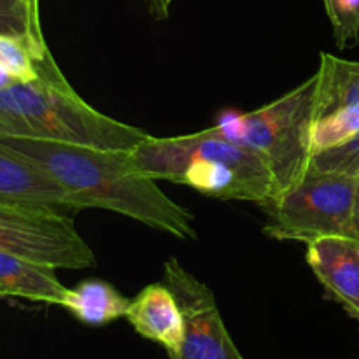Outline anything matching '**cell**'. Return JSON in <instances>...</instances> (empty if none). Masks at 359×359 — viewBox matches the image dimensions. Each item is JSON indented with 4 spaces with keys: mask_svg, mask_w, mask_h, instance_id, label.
Segmentation results:
<instances>
[{
    "mask_svg": "<svg viewBox=\"0 0 359 359\" xmlns=\"http://www.w3.org/2000/svg\"><path fill=\"white\" fill-rule=\"evenodd\" d=\"M354 228H356V235L359 237V217L354 219Z\"/></svg>",
    "mask_w": 359,
    "mask_h": 359,
    "instance_id": "cell-20",
    "label": "cell"
},
{
    "mask_svg": "<svg viewBox=\"0 0 359 359\" xmlns=\"http://www.w3.org/2000/svg\"><path fill=\"white\" fill-rule=\"evenodd\" d=\"M55 270L0 249V294L62 307L67 287L60 283Z\"/></svg>",
    "mask_w": 359,
    "mask_h": 359,
    "instance_id": "cell-11",
    "label": "cell"
},
{
    "mask_svg": "<svg viewBox=\"0 0 359 359\" xmlns=\"http://www.w3.org/2000/svg\"><path fill=\"white\" fill-rule=\"evenodd\" d=\"M0 249L53 269L97 266L95 252L62 210L0 205Z\"/></svg>",
    "mask_w": 359,
    "mask_h": 359,
    "instance_id": "cell-6",
    "label": "cell"
},
{
    "mask_svg": "<svg viewBox=\"0 0 359 359\" xmlns=\"http://www.w3.org/2000/svg\"><path fill=\"white\" fill-rule=\"evenodd\" d=\"M316 83L314 74L300 86L256 111L221 112L214 125L226 139L251 147L266 161L279 193L307 174L312 156Z\"/></svg>",
    "mask_w": 359,
    "mask_h": 359,
    "instance_id": "cell-4",
    "label": "cell"
},
{
    "mask_svg": "<svg viewBox=\"0 0 359 359\" xmlns=\"http://www.w3.org/2000/svg\"><path fill=\"white\" fill-rule=\"evenodd\" d=\"M359 217V177H358V195H356V216H354V219Z\"/></svg>",
    "mask_w": 359,
    "mask_h": 359,
    "instance_id": "cell-19",
    "label": "cell"
},
{
    "mask_svg": "<svg viewBox=\"0 0 359 359\" xmlns=\"http://www.w3.org/2000/svg\"><path fill=\"white\" fill-rule=\"evenodd\" d=\"M0 135L130 151L149 133L91 107L49 53L37 79L0 88Z\"/></svg>",
    "mask_w": 359,
    "mask_h": 359,
    "instance_id": "cell-3",
    "label": "cell"
},
{
    "mask_svg": "<svg viewBox=\"0 0 359 359\" xmlns=\"http://www.w3.org/2000/svg\"><path fill=\"white\" fill-rule=\"evenodd\" d=\"M0 142L46 168L77 200L81 210H112L172 237H198L195 216L165 195L154 179L140 174L130 151L4 135Z\"/></svg>",
    "mask_w": 359,
    "mask_h": 359,
    "instance_id": "cell-1",
    "label": "cell"
},
{
    "mask_svg": "<svg viewBox=\"0 0 359 359\" xmlns=\"http://www.w3.org/2000/svg\"><path fill=\"white\" fill-rule=\"evenodd\" d=\"M126 321L144 339L158 344L174 359L181 353L186 321L174 291L165 283H153L130 300Z\"/></svg>",
    "mask_w": 359,
    "mask_h": 359,
    "instance_id": "cell-10",
    "label": "cell"
},
{
    "mask_svg": "<svg viewBox=\"0 0 359 359\" xmlns=\"http://www.w3.org/2000/svg\"><path fill=\"white\" fill-rule=\"evenodd\" d=\"M25 4H27V7L30 9V13L34 14L35 20L41 21V16H39V0H23Z\"/></svg>",
    "mask_w": 359,
    "mask_h": 359,
    "instance_id": "cell-17",
    "label": "cell"
},
{
    "mask_svg": "<svg viewBox=\"0 0 359 359\" xmlns=\"http://www.w3.org/2000/svg\"><path fill=\"white\" fill-rule=\"evenodd\" d=\"M13 83H16V81H14L11 76H7L6 72H2V70H0V88H6Z\"/></svg>",
    "mask_w": 359,
    "mask_h": 359,
    "instance_id": "cell-18",
    "label": "cell"
},
{
    "mask_svg": "<svg viewBox=\"0 0 359 359\" xmlns=\"http://www.w3.org/2000/svg\"><path fill=\"white\" fill-rule=\"evenodd\" d=\"M163 272V283L177 297L186 321L184 342L174 359H244L228 333L210 287L175 258L165 262Z\"/></svg>",
    "mask_w": 359,
    "mask_h": 359,
    "instance_id": "cell-7",
    "label": "cell"
},
{
    "mask_svg": "<svg viewBox=\"0 0 359 359\" xmlns=\"http://www.w3.org/2000/svg\"><path fill=\"white\" fill-rule=\"evenodd\" d=\"M0 298H2V294H0Z\"/></svg>",
    "mask_w": 359,
    "mask_h": 359,
    "instance_id": "cell-21",
    "label": "cell"
},
{
    "mask_svg": "<svg viewBox=\"0 0 359 359\" xmlns=\"http://www.w3.org/2000/svg\"><path fill=\"white\" fill-rule=\"evenodd\" d=\"M0 205L81 210L77 200L37 161L0 142Z\"/></svg>",
    "mask_w": 359,
    "mask_h": 359,
    "instance_id": "cell-8",
    "label": "cell"
},
{
    "mask_svg": "<svg viewBox=\"0 0 359 359\" xmlns=\"http://www.w3.org/2000/svg\"><path fill=\"white\" fill-rule=\"evenodd\" d=\"M130 158L140 174L154 181L179 182L212 198L263 207L279 193L266 161L216 126L191 135H147L130 149Z\"/></svg>",
    "mask_w": 359,
    "mask_h": 359,
    "instance_id": "cell-2",
    "label": "cell"
},
{
    "mask_svg": "<svg viewBox=\"0 0 359 359\" xmlns=\"http://www.w3.org/2000/svg\"><path fill=\"white\" fill-rule=\"evenodd\" d=\"M130 300L118 287L100 279H88L67 287L62 307L86 326H105L125 318Z\"/></svg>",
    "mask_w": 359,
    "mask_h": 359,
    "instance_id": "cell-13",
    "label": "cell"
},
{
    "mask_svg": "<svg viewBox=\"0 0 359 359\" xmlns=\"http://www.w3.org/2000/svg\"><path fill=\"white\" fill-rule=\"evenodd\" d=\"M316 79L314 121L359 109V62L321 53Z\"/></svg>",
    "mask_w": 359,
    "mask_h": 359,
    "instance_id": "cell-12",
    "label": "cell"
},
{
    "mask_svg": "<svg viewBox=\"0 0 359 359\" xmlns=\"http://www.w3.org/2000/svg\"><path fill=\"white\" fill-rule=\"evenodd\" d=\"M358 177L342 174H307L263 205L265 231L277 241L307 242L319 237H358Z\"/></svg>",
    "mask_w": 359,
    "mask_h": 359,
    "instance_id": "cell-5",
    "label": "cell"
},
{
    "mask_svg": "<svg viewBox=\"0 0 359 359\" xmlns=\"http://www.w3.org/2000/svg\"><path fill=\"white\" fill-rule=\"evenodd\" d=\"M305 259L326 293L359 321V237L314 238L307 242Z\"/></svg>",
    "mask_w": 359,
    "mask_h": 359,
    "instance_id": "cell-9",
    "label": "cell"
},
{
    "mask_svg": "<svg viewBox=\"0 0 359 359\" xmlns=\"http://www.w3.org/2000/svg\"><path fill=\"white\" fill-rule=\"evenodd\" d=\"M323 2H326V0H323Z\"/></svg>",
    "mask_w": 359,
    "mask_h": 359,
    "instance_id": "cell-22",
    "label": "cell"
},
{
    "mask_svg": "<svg viewBox=\"0 0 359 359\" xmlns=\"http://www.w3.org/2000/svg\"><path fill=\"white\" fill-rule=\"evenodd\" d=\"M307 172L359 177V133L340 146L312 154Z\"/></svg>",
    "mask_w": 359,
    "mask_h": 359,
    "instance_id": "cell-15",
    "label": "cell"
},
{
    "mask_svg": "<svg viewBox=\"0 0 359 359\" xmlns=\"http://www.w3.org/2000/svg\"><path fill=\"white\" fill-rule=\"evenodd\" d=\"M0 34L46 44L41 21L35 20L23 0H0Z\"/></svg>",
    "mask_w": 359,
    "mask_h": 359,
    "instance_id": "cell-16",
    "label": "cell"
},
{
    "mask_svg": "<svg viewBox=\"0 0 359 359\" xmlns=\"http://www.w3.org/2000/svg\"><path fill=\"white\" fill-rule=\"evenodd\" d=\"M49 55L46 44L25 37L0 34V70L20 83L41 76V63Z\"/></svg>",
    "mask_w": 359,
    "mask_h": 359,
    "instance_id": "cell-14",
    "label": "cell"
}]
</instances>
